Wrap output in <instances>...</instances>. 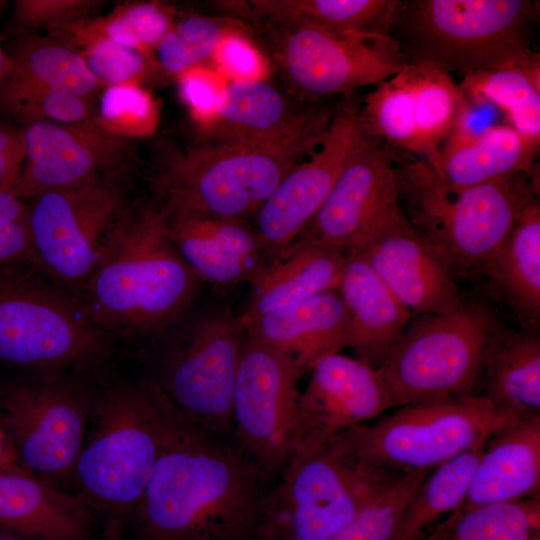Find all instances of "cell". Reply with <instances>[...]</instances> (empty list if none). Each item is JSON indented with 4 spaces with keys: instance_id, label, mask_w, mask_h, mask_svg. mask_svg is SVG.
<instances>
[{
    "instance_id": "39",
    "label": "cell",
    "mask_w": 540,
    "mask_h": 540,
    "mask_svg": "<svg viewBox=\"0 0 540 540\" xmlns=\"http://www.w3.org/2000/svg\"><path fill=\"white\" fill-rule=\"evenodd\" d=\"M0 111L26 125L39 121L83 124L95 116L87 98L12 74L0 85Z\"/></svg>"
},
{
    "instance_id": "17",
    "label": "cell",
    "mask_w": 540,
    "mask_h": 540,
    "mask_svg": "<svg viewBox=\"0 0 540 540\" xmlns=\"http://www.w3.org/2000/svg\"><path fill=\"white\" fill-rule=\"evenodd\" d=\"M368 136L354 102L335 109L319 149L283 177L256 213L255 230L267 260L299 237Z\"/></svg>"
},
{
    "instance_id": "28",
    "label": "cell",
    "mask_w": 540,
    "mask_h": 540,
    "mask_svg": "<svg viewBox=\"0 0 540 540\" xmlns=\"http://www.w3.org/2000/svg\"><path fill=\"white\" fill-rule=\"evenodd\" d=\"M346 253L338 292L350 320V347L358 359L378 368L400 340L411 313L361 257Z\"/></svg>"
},
{
    "instance_id": "53",
    "label": "cell",
    "mask_w": 540,
    "mask_h": 540,
    "mask_svg": "<svg viewBox=\"0 0 540 540\" xmlns=\"http://www.w3.org/2000/svg\"><path fill=\"white\" fill-rule=\"evenodd\" d=\"M5 4H6L5 1H0V11H1V9L3 8V6H4Z\"/></svg>"
},
{
    "instance_id": "2",
    "label": "cell",
    "mask_w": 540,
    "mask_h": 540,
    "mask_svg": "<svg viewBox=\"0 0 540 540\" xmlns=\"http://www.w3.org/2000/svg\"><path fill=\"white\" fill-rule=\"evenodd\" d=\"M200 281L169 239L165 212L154 197L128 203L75 294L89 320L107 336L143 338L178 323Z\"/></svg>"
},
{
    "instance_id": "18",
    "label": "cell",
    "mask_w": 540,
    "mask_h": 540,
    "mask_svg": "<svg viewBox=\"0 0 540 540\" xmlns=\"http://www.w3.org/2000/svg\"><path fill=\"white\" fill-rule=\"evenodd\" d=\"M23 133L25 160L8 189L21 200L95 175L126 169L124 140L105 133L94 121L83 124L39 121L26 125Z\"/></svg>"
},
{
    "instance_id": "38",
    "label": "cell",
    "mask_w": 540,
    "mask_h": 540,
    "mask_svg": "<svg viewBox=\"0 0 540 540\" xmlns=\"http://www.w3.org/2000/svg\"><path fill=\"white\" fill-rule=\"evenodd\" d=\"M404 68L376 85L360 113L371 137L420 156L414 101Z\"/></svg>"
},
{
    "instance_id": "40",
    "label": "cell",
    "mask_w": 540,
    "mask_h": 540,
    "mask_svg": "<svg viewBox=\"0 0 540 540\" xmlns=\"http://www.w3.org/2000/svg\"><path fill=\"white\" fill-rule=\"evenodd\" d=\"M431 471L399 474L329 540H393L407 503Z\"/></svg>"
},
{
    "instance_id": "1",
    "label": "cell",
    "mask_w": 540,
    "mask_h": 540,
    "mask_svg": "<svg viewBox=\"0 0 540 540\" xmlns=\"http://www.w3.org/2000/svg\"><path fill=\"white\" fill-rule=\"evenodd\" d=\"M264 475L190 421L162 452L135 512L137 540H257Z\"/></svg>"
},
{
    "instance_id": "52",
    "label": "cell",
    "mask_w": 540,
    "mask_h": 540,
    "mask_svg": "<svg viewBox=\"0 0 540 540\" xmlns=\"http://www.w3.org/2000/svg\"><path fill=\"white\" fill-rule=\"evenodd\" d=\"M528 540H540V536H539V533L531 536Z\"/></svg>"
},
{
    "instance_id": "7",
    "label": "cell",
    "mask_w": 540,
    "mask_h": 540,
    "mask_svg": "<svg viewBox=\"0 0 540 540\" xmlns=\"http://www.w3.org/2000/svg\"><path fill=\"white\" fill-rule=\"evenodd\" d=\"M537 14L527 0H418L409 2L405 25L414 60L463 76L518 68L539 81V55L529 42Z\"/></svg>"
},
{
    "instance_id": "43",
    "label": "cell",
    "mask_w": 540,
    "mask_h": 540,
    "mask_svg": "<svg viewBox=\"0 0 540 540\" xmlns=\"http://www.w3.org/2000/svg\"><path fill=\"white\" fill-rule=\"evenodd\" d=\"M87 68L102 87L137 84L147 75L149 59L139 51L103 37L76 43Z\"/></svg>"
},
{
    "instance_id": "23",
    "label": "cell",
    "mask_w": 540,
    "mask_h": 540,
    "mask_svg": "<svg viewBox=\"0 0 540 540\" xmlns=\"http://www.w3.org/2000/svg\"><path fill=\"white\" fill-rule=\"evenodd\" d=\"M346 258L345 249L299 235L252 279L250 297L238 317L239 323L244 328L265 314L337 290Z\"/></svg>"
},
{
    "instance_id": "13",
    "label": "cell",
    "mask_w": 540,
    "mask_h": 540,
    "mask_svg": "<svg viewBox=\"0 0 540 540\" xmlns=\"http://www.w3.org/2000/svg\"><path fill=\"white\" fill-rule=\"evenodd\" d=\"M92 392L60 371L36 372L0 385V426L29 471L75 477Z\"/></svg>"
},
{
    "instance_id": "44",
    "label": "cell",
    "mask_w": 540,
    "mask_h": 540,
    "mask_svg": "<svg viewBox=\"0 0 540 540\" xmlns=\"http://www.w3.org/2000/svg\"><path fill=\"white\" fill-rule=\"evenodd\" d=\"M26 269L38 270L28 207L8 189H0V272Z\"/></svg>"
},
{
    "instance_id": "6",
    "label": "cell",
    "mask_w": 540,
    "mask_h": 540,
    "mask_svg": "<svg viewBox=\"0 0 540 540\" xmlns=\"http://www.w3.org/2000/svg\"><path fill=\"white\" fill-rule=\"evenodd\" d=\"M322 141L214 140L170 157L156 181L166 210L239 218L257 213L283 177Z\"/></svg>"
},
{
    "instance_id": "32",
    "label": "cell",
    "mask_w": 540,
    "mask_h": 540,
    "mask_svg": "<svg viewBox=\"0 0 540 540\" xmlns=\"http://www.w3.org/2000/svg\"><path fill=\"white\" fill-rule=\"evenodd\" d=\"M404 70L414 101L420 156L437 174L441 149L464 121L469 103L444 69L413 60Z\"/></svg>"
},
{
    "instance_id": "21",
    "label": "cell",
    "mask_w": 540,
    "mask_h": 540,
    "mask_svg": "<svg viewBox=\"0 0 540 540\" xmlns=\"http://www.w3.org/2000/svg\"><path fill=\"white\" fill-rule=\"evenodd\" d=\"M335 109L303 107L263 80H232L204 131L215 140L261 143L322 141Z\"/></svg>"
},
{
    "instance_id": "49",
    "label": "cell",
    "mask_w": 540,
    "mask_h": 540,
    "mask_svg": "<svg viewBox=\"0 0 540 540\" xmlns=\"http://www.w3.org/2000/svg\"><path fill=\"white\" fill-rule=\"evenodd\" d=\"M8 471L29 470L25 468L19 461L6 434L0 426V472Z\"/></svg>"
},
{
    "instance_id": "51",
    "label": "cell",
    "mask_w": 540,
    "mask_h": 540,
    "mask_svg": "<svg viewBox=\"0 0 540 540\" xmlns=\"http://www.w3.org/2000/svg\"><path fill=\"white\" fill-rule=\"evenodd\" d=\"M0 540H35V539L0 529Z\"/></svg>"
},
{
    "instance_id": "34",
    "label": "cell",
    "mask_w": 540,
    "mask_h": 540,
    "mask_svg": "<svg viewBox=\"0 0 540 540\" xmlns=\"http://www.w3.org/2000/svg\"><path fill=\"white\" fill-rule=\"evenodd\" d=\"M539 496L455 510L420 540H528L539 533Z\"/></svg>"
},
{
    "instance_id": "9",
    "label": "cell",
    "mask_w": 540,
    "mask_h": 540,
    "mask_svg": "<svg viewBox=\"0 0 540 540\" xmlns=\"http://www.w3.org/2000/svg\"><path fill=\"white\" fill-rule=\"evenodd\" d=\"M108 352L109 336L75 293L36 269L0 272V361L36 372L86 369Z\"/></svg>"
},
{
    "instance_id": "11",
    "label": "cell",
    "mask_w": 540,
    "mask_h": 540,
    "mask_svg": "<svg viewBox=\"0 0 540 540\" xmlns=\"http://www.w3.org/2000/svg\"><path fill=\"white\" fill-rule=\"evenodd\" d=\"M245 329L227 308L198 316L165 343L150 380L172 406L202 429L232 432V400Z\"/></svg>"
},
{
    "instance_id": "12",
    "label": "cell",
    "mask_w": 540,
    "mask_h": 540,
    "mask_svg": "<svg viewBox=\"0 0 540 540\" xmlns=\"http://www.w3.org/2000/svg\"><path fill=\"white\" fill-rule=\"evenodd\" d=\"M126 169L48 190L27 204L36 268L76 293L128 205Z\"/></svg>"
},
{
    "instance_id": "4",
    "label": "cell",
    "mask_w": 540,
    "mask_h": 540,
    "mask_svg": "<svg viewBox=\"0 0 540 540\" xmlns=\"http://www.w3.org/2000/svg\"><path fill=\"white\" fill-rule=\"evenodd\" d=\"M394 160L406 218L455 275L481 273L522 211L538 199L536 177L526 174L453 190L424 160Z\"/></svg>"
},
{
    "instance_id": "35",
    "label": "cell",
    "mask_w": 540,
    "mask_h": 540,
    "mask_svg": "<svg viewBox=\"0 0 540 540\" xmlns=\"http://www.w3.org/2000/svg\"><path fill=\"white\" fill-rule=\"evenodd\" d=\"M539 83L521 69L505 67L467 74L459 87L468 103L500 108L508 125L540 142Z\"/></svg>"
},
{
    "instance_id": "27",
    "label": "cell",
    "mask_w": 540,
    "mask_h": 540,
    "mask_svg": "<svg viewBox=\"0 0 540 540\" xmlns=\"http://www.w3.org/2000/svg\"><path fill=\"white\" fill-rule=\"evenodd\" d=\"M539 144L508 124L477 132L458 128L441 149L435 175L453 190L518 174L535 177Z\"/></svg>"
},
{
    "instance_id": "48",
    "label": "cell",
    "mask_w": 540,
    "mask_h": 540,
    "mask_svg": "<svg viewBox=\"0 0 540 540\" xmlns=\"http://www.w3.org/2000/svg\"><path fill=\"white\" fill-rule=\"evenodd\" d=\"M25 160L23 128L0 120V189H9L17 179Z\"/></svg>"
},
{
    "instance_id": "33",
    "label": "cell",
    "mask_w": 540,
    "mask_h": 540,
    "mask_svg": "<svg viewBox=\"0 0 540 540\" xmlns=\"http://www.w3.org/2000/svg\"><path fill=\"white\" fill-rule=\"evenodd\" d=\"M484 447L461 453L429 473L407 503L393 540H420L434 522L463 504Z\"/></svg>"
},
{
    "instance_id": "24",
    "label": "cell",
    "mask_w": 540,
    "mask_h": 540,
    "mask_svg": "<svg viewBox=\"0 0 540 540\" xmlns=\"http://www.w3.org/2000/svg\"><path fill=\"white\" fill-rule=\"evenodd\" d=\"M244 329L249 338L291 357L303 372L351 345L350 320L338 289L265 314Z\"/></svg>"
},
{
    "instance_id": "31",
    "label": "cell",
    "mask_w": 540,
    "mask_h": 540,
    "mask_svg": "<svg viewBox=\"0 0 540 540\" xmlns=\"http://www.w3.org/2000/svg\"><path fill=\"white\" fill-rule=\"evenodd\" d=\"M481 274L515 312L523 328L540 319V205L536 199L485 263Z\"/></svg>"
},
{
    "instance_id": "16",
    "label": "cell",
    "mask_w": 540,
    "mask_h": 540,
    "mask_svg": "<svg viewBox=\"0 0 540 540\" xmlns=\"http://www.w3.org/2000/svg\"><path fill=\"white\" fill-rule=\"evenodd\" d=\"M346 250L361 257L411 315L464 301L450 264L406 218L399 201L378 214Z\"/></svg>"
},
{
    "instance_id": "8",
    "label": "cell",
    "mask_w": 540,
    "mask_h": 540,
    "mask_svg": "<svg viewBox=\"0 0 540 540\" xmlns=\"http://www.w3.org/2000/svg\"><path fill=\"white\" fill-rule=\"evenodd\" d=\"M266 492L257 540H329L400 473L357 467L332 440L305 441Z\"/></svg>"
},
{
    "instance_id": "15",
    "label": "cell",
    "mask_w": 540,
    "mask_h": 540,
    "mask_svg": "<svg viewBox=\"0 0 540 540\" xmlns=\"http://www.w3.org/2000/svg\"><path fill=\"white\" fill-rule=\"evenodd\" d=\"M280 28L276 41L279 65L287 81L306 96H330L377 85L409 62L390 35L314 25Z\"/></svg>"
},
{
    "instance_id": "5",
    "label": "cell",
    "mask_w": 540,
    "mask_h": 540,
    "mask_svg": "<svg viewBox=\"0 0 540 540\" xmlns=\"http://www.w3.org/2000/svg\"><path fill=\"white\" fill-rule=\"evenodd\" d=\"M518 419L485 395L472 394L404 405L333 440L366 471H431L461 453L485 446L495 433Z\"/></svg>"
},
{
    "instance_id": "42",
    "label": "cell",
    "mask_w": 540,
    "mask_h": 540,
    "mask_svg": "<svg viewBox=\"0 0 540 540\" xmlns=\"http://www.w3.org/2000/svg\"><path fill=\"white\" fill-rule=\"evenodd\" d=\"M158 119L156 101L137 84L104 87L94 116L101 130L122 140L152 135Z\"/></svg>"
},
{
    "instance_id": "45",
    "label": "cell",
    "mask_w": 540,
    "mask_h": 540,
    "mask_svg": "<svg viewBox=\"0 0 540 540\" xmlns=\"http://www.w3.org/2000/svg\"><path fill=\"white\" fill-rule=\"evenodd\" d=\"M179 93L192 119L205 131L217 115L221 91L216 76L200 66L178 75Z\"/></svg>"
},
{
    "instance_id": "30",
    "label": "cell",
    "mask_w": 540,
    "mask_h": 540,
    "mask_svg": "<svg viewBox=\"0 0 540 540\" xmlns=\"http://www.w3.org/2000/svg\"><path fill=\"white\" fill-rule=\"evenodd\" d=\"M486 394L518 418L540 415V338L536 328H498L483 353Z\"/></svg>"
},
{
    "instance_id": "22",
    "label": "cell",
    "mask_w": 540,
    "mask_h": 540,
    "mask_svg": "<svg viewBox=\"0 0 540 540\" xmlns=\"http://www.w3.org/2000/svg\"><path fill=\"white\" fill-rule=\"evenodd\" d=\"M163 210L169 239L201 281L250 283L268 261L244 219Z\"/></svg>"
},
{
    "instance_id": "41",
    "label": "cell",
    "mask_w": 540,
    "mask_h": 540,
    "mask_svg": "<svg viewBox=\"0 0 540 540\" xmlns=\"http://www.w3.org/2000/svg\"><path fill=\"white\" fill-rule=\"evenodd\" d=\"M226 32L219 20L187 16L174 21L154 49V59L165 72L178 76L211 58Z\"/></svg>"
},
{
    "instance_id": "3",
    "label": "cell",
    "mask_w": 540,
    "mask_h": 540,
    "mask_svg": "<svg viewBox=\"0 0 540 540\" xmlns=\"http://www.w3.org/2000/svg\"><path fill=\"white\" fill-rule=\"evenodd\" d=\"M186 421L150 379L92 393L75 470L79 497L113 525L134 515L153 468Z\"/></svg>"
},
{
    "instance_id": "50",
    "label": "cell",
    "mask_w": 540,
    "mask_h": 540,
    "mask_svg": "<svg viewBox=\"0 0 540 540\" xmlns=\"http://www.w3.org/2000/svg\"><path fill=\"white\" fill-rule=\"evenodd\" d=\"M12 67V60L8 53L2 48L0 44V85L9 74Z\"/></svg>"
},
{
    "instance_id": "19",
    "label": "cell",
    "mask_w": 540,
    "mask_h": 540,
    "mask_svg": "<svg viewBox=\"0 0 540 540\" xmlns=\"http://www.w3.org/2000/svg\"><path fill=\"white\" fill-rule=\"evenodd\" d=\"M299 398V445L330 441L393 408L377 368L340 353L320 358Z\"/></svg>"
},
{
    "instance_id": "26",
    "label": "cell",
    "mask_w": 540,
    "mask_h": 540,
    "mask_svg": "<svg viewBox=\"0 0 540 540\" xmlns=\"http://www.w3.org/2000/svg\"><path fill=\"white\" fill-rule=\"evenodd\" d=\"M540 415L520 418L486 443L467 496L456 510L539 496Z\"/></svg>"
},
{
    "instance_id": "46",
    "label": "cell",
    "mask_w": 540,
    "mask_h": 540,
    "mask_svg": "<svg viewBox=\"0 0 540 540\" xmlns=\"http://www.w3.org/2000/svg\"><path fill=\"white\" fill-rule=\"evenodd\" d=\"M95 3L90 0H16L14 17L23 26L59 30L81 21Z\"/></svg>"
},
{
    "instance_id": "10",
    "label": "cell",
    "mask_w": 540,
    "mask_h": 540,
    "mask_svg": "<svg viewBox=\"0 0 540 540\" xmlns=\"http://www.w3.org/2000/svg\"><path fill=\"white\" fill-rule=\"evenodd\" d=\"M498 328L478 301L421 315L377 368L394 407L474 394L484 349Z\"/></svg>"
},
{
    "instance_id": "36",
    "label": "cell",
    "mask_w": 540,
    "mask_h": 540,
    "mask_svg": "<svg viewBox=\"0 0 540 540\" xmlns=\"http://www.w3.org/2000/svg\"><path fill=\"white\" fill-rule=\"evenodd\" d=\"M9 55L12 60L9 74L14 76L87 99L102 87L80 53L67 42L25 37Z\"/></svg>"
},
{
    "instance_id": "20",
    "label": "cell",
    "mask_w": 540,
    "mask_h": 540,
    "mask_svg": "<svg viewBox=\"0 0 540 540\" xmlns=\"http://www.w3.org/2000/svg\"><path fill=\"white\" fill-rule=\"evenodd\" d=\"M398 201L394 154L368 136L301 234L346 250L378 214Z\"/></svg>"
},
{
    "instance_id": "47",
    "label": "cell",
    "mask_w": 540,
    "mask_h": 540,
    "mask_svg": "<svg viewBox=\"0 0 540 540\" xmlns=\"http://www.w3.org/2000/svg\"><path fill=\"white\" fill-rule=\"evenodd\" d=\"M213 56L221 70L234 77V80H262L266 72L260 52L238 33L227 30Z\"/></svg>"
},
{
    "instance_id": "29",
    "label": "cell",
    "mask_w": 540,
    "mask_h": 540,
    "mask_svg": "<svg viewBox=\"0 0 540 540\" xmlns=\"http://www.w3.org/2000/svg\"><path fill=\"white\" fill-rule=\"evenodd\" d=\"M395 0H231L215 5L232 17L279 27L314 25L340 32L389 35Z\"/></svg>"
},
{
    "instance_id": "14",
    "label": "cell",
    "mask_w": 540,
    "mask_h": 540,
    "mask_svg": "<svg viewBox=\"0 0 540 540\" xmlns=\"http://www.w3.org/2000/svg\"><path fill=\"white\" fill-rule=\"evenodd\" d=\"M303 370L289 356L246 335L232 400L236 446L263 473L282 471L299 446Z\"/></svg>"
},
{
    "instance_id": "25",
    "label": "cell",
    "mask_w": 540,
    "mask_h": 540,
    "mask_svg": "<svg viewBox=\"0 0 540 540\" xmlns=\"http://www.w3.org/2000/svg\"><path fill=\"white\" fill-rule=\"evenodd\" d=\"M92 511L30 471L0 472V529L35 540H88Z\"/></svg>"
},
{
    "instance_id": "37",
    "label": "cell",
    "mask_w": 540,
    "mask_h": 540,
    "mask_svg": "<svg viewBox=\"0 0 540 540\" xmlns=\"http://www.w3.org/2000/svg\"><path fill=\"white\" fill-rule=\"evenodd\" d=\"M174 21L173 10L162 3L133 2L117 7L103 18L81 20L60 30L70 36V43L103 37L135 49L149 59Z\"/></svg>"
}]
</instances>
